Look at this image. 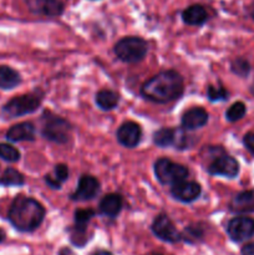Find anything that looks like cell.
<instances>
[{"label":"cell","instance_id":"6da1fadb","mask_svg":"<svg viewBox=\"0 0 254 255\" xmlns=\"http://www.w3.org/2000/svg\"><path fill=\"white\" fill-rule=\"evenodd\" d=\"M141 94L146 100L157 104L174 101L183 94V79L174 70L162 71L142 85Z\"/></svg>","mask_w":254,"mask_h":255},{"label":"cell","instance_id":"7a4b0ae2","mask_svg":"<svg viewBox=\"0 0 254 255\" xmlns=\"http://www.w3.org/2000/svg\"><path fill=\"white\" fill-rule=\"evenodd\" d=\"M45 208L40 202L30 197L19 196L12 201L7 218L20 232H34L41 226Z\"/></svg>","mask_w":254,"mask_h":255},{"label":"cell","instance_id":"3957f363","mask_svg":"<svg viewBox=\"0 0 254 255\" xmlns=\"http://www.w3.org/2000/svg\"><path fill=\"white\" fill-rule=\"evenodd\" d=\"M116 56L127 64L142 61L148 52V45L142 37L127 36L120 40L114 47Z\"/></svg>","mask_w":254,"mask_h":255},{"label":"cell","instance_id":"277c9868","mask_svg":"<svg viewBox=\"0 0 254 255\" xmlns=\"http://www.w3.org/2000/svg\"><path fill=\"white\" fill-rule=\"evenodd\" d=\"M41 134L44 138L55 143H66L71 134V125L62 117L56 116L51 112H45L42 115Z\"/></svg>","mask_w":254,"mask_h":255},{"label":"cell","instance_id":"5b68a950","mask_svg":"<svg viewBox=\"0 0 254 255\" xmlns=\"http://www.w3.org/2000/svg\"><path fill=\"white\" fill-rule=\"evenodd\" d=\"M154 174L159 183L174 186L186 181L189 171L183 164L174 163L168 158H159L154 162Z\"/></svg>","mask_w":254,"mask_h":255},{"label":"cell","instance_id":"8992f818","mask_svg":"<svg viewBox=\"0 0 254 255\" xmlns=\"http://www.w3.org/2000/svg\"><path fill=\"white\" fill-rule=\"evenodd\" d=\"M40 105H41V96L37 92H34V94L21 95V96L10 100L2 109V112L5 116L14 119V117L32 114L36 111Z\"/></svg>","mask_w":254,"mask_h":255},{"label":"cell","instance_id":"52a82bcc","mask_svg":"<svg viewBox=\"0 0 254 255\" xmlns=\"http://www.w3.org/2000/svg\"><path fill=\"white\" fill-rule=\"evenodd\" d=\"M211 163L207 166V172L212 176H223L227 178H236L239 174V163L236 158L224 153L223 149L212 157Z\"/></svg>","mask_w":254,"mask_h":255},{"label":"cell","instance_id":"ba28073f","mask_svg":"<svg viewBox=\"0 0 254 255\" xmlns=\"http://www.w3.org/2000/svg\"><path fill=\"white\" fill-rule=\"evenodd\" d=\"M152 232L161 241L167 243H177L182 241L181 233L177 231L176 226L166 214H159L152 223Z\"/></svg>","mask_w":254,"mask_h":255},{"label":"cell","instance_id":"9c48e42d","mask_svg":"<svg viewBox=\"0 0 254 255\" xmlns=\"http://www.w3.org/2000/svg\"><path fill=\"white\" fill-rule=\"evenodd\" d=\"M227 233L233 242H244L254 236V219L249 217H236L229 221Z\"/></svg>","mask_w":254,"mask_h":255},{"label":"cell","instance_id":"30bf717a","mask_svg":"<svg viewBox=\"0 0 254 255\" xmlns=\"http://www.w3.org/2000/svg\"><path fill=\"white\" fill-rule=\"evenodd\" d=\"M100 182L94 176L84 174L80 177L79 184L74 193L71 194L72 201H91L99 194Z\"/></svg>","mask_w":254,"mask_h":255},{"label":"cell","instance_id":"8fae6325","mask_svg":"<svg viewBox=\"0 0 254 255\" xmlns=\"http://www.w3.org/2000/svg\"><path fill=\"white\" fill-rule=\"evenodd\" d=\"M117 141L126 148H134L139 143L142 137V129L138 124L127 121L119 127L116 132Z\"/></svg>","mask_w":254,"mask_h":255},{"label":"cell","instance_id":"7c38bea8","mask_svg":"<svg viewBox=\"0 0 254 255\" xmlns=\"http://www.w3.org/2000/svg\"><path fill=\"white\" fill-rule=\"evenodd\" d=\"M95 217V212L92 209H77L74 214V229H72L71 234V241L75 246L81 247V241L86 242V238H85V234H86L87 226H89L90 221Z\"/></svg>","mask_w":254,"mask_h":255},{"label":"cell","instance_id":"4fadbf2b","mask_svg":"<svg viewBox=\"0 0 254 255\" xmlns=\"http://www.w3.org/2000/svg\"><path fill=\"white\" fill-rule=\"evenodd\" d=\"M31 12L45 16H59L64 11V4L60 0H25Z\"/></svg>","mask_w":254,"mask_h":255},{"label":"cell","instance_id":"5bb4252c","mask_svg":"<svg viewBox=\"0 0 254 255\" xmlns=\"http://www.w3.org/2000/svg\"><path fill=\"white\" fill-rule=\"evenodd\" d=\"M201 186L197 182H189L183 181L181 183H177L172 186L171 193L178 201L183 202V203H191L198 199L201 196Z\"/></svg>","mask_w":254,"mask_h":255},{"label":"cell","instance_id":"9a60e30c","mask_svg":"<svg viewBox=\"0 0 254 255\" xmlns=\"http://www.w3.org/2000/svg\"><path fill=\"white\" fill-rule=\"evenodd\" d=\"M208 122V112L202 107H193L183 114L181 120V124L183 129L186 131H193L198 129L207 125Z\"/></svg>","mask_w":254,"mask_h":255},{"label":"cell","instance_id":"2e32d148","mask_svg":"<svg viewBox=\"0 0 254 255\" xmlns=\"http://www.w3.org/2000/svg\"><path fill=\"white\" fill-rule=\"evenodd\" d=\"M6 138L11 142L34 141L35 127L31 122H21L10 127L6 132Z\"/></svg>","mask_w":254,"mask_h":255},{"label":"cell","instance_id":"e0dca14e","mask_svg":"<svg viewBox=\"0 0 254 255\" xmlns=\"http://www.w3.org/2000/svg\"><path fill=\"white\" fill-rule=\"evenodd\" d=\"M122 197L117 193L106 194L100 202V212L107 218H116L122 209Z\"/></svg>","mask_w":254,"mask_h":255},{"label":"cell","instance_id":"ac0fdd59","mask_svg":"<svg viewBox=\"0 0 254 255\" xmlns=\"http://www.w3.org/2000/svg\"><path fill=\"white\" fill-rule=\"evenodd\" d=\"M231 211L234 213H251L254 212V193L251 191L236 194L231 202Z\"/></svg>","mask_w":254,"mask_h":255},{"label":"cell","instance_id":"d6986e66","mask_svg":"<svg viewBox=\"0 0 254 255\" xmlns=\"http://www.w3.org/2000/svg\"><path fill=\"white\" fill-rule=\"evenodd\" d=\"M182 19L187 25L199 26V25H203L208 20V14H207V10L202 5L194 4L183 10Z\"/></svg>","mask_w":254,"mask_h":255},{"label":"cell","instance_id":"ffe728a7","mask_svg":"<svg viewBox=\"0 0 254 255\" xmlns=\"http://www.w3.org/2000/svg\"><path fill=\"white\" fill-rule=\"evenodd\" d=\"M21 77L19 72L9 66H0V89L11 90L20 85Z\"/></svg>","mask_w":254,"mask_h":255},{"label":"cell","instance_id":"44dd1931","mask_svg":"<svg viewBox=\"0 0 254 255\" xmlns=\"http://www.w3.org/2000/svg\"><path fill=\"white\" fill-rule=\"evenodd\" d=\"M120 97L111 90H101L96 94V105L104 111H111L119 105Z\"/></svg>","mask_w":254,"mask_h":255},{"label":"cell","instance_id":"7402d4cb","mask_svg":"<svg viewBox=\"0 0 254 255\" xmlns=\"http://www.w3.org/2000/svg\"><path fill=\"white\" fill-rule=\"evenodd\" d=\"M174 138H176V129L173 128L163 127V128L158 129L153 133V143L161 148L173 146Z\"/></svg>","mask_w":254,"mask_h":255},{"label":"cell","instance_id":"603a6c76","mask_svg":"<svg viewBox=\"0 0 254 255\" xmlns=\"http://www.w3.org/2000/svg\"><path fill=\"white\" fill-rule=\"evenodd\" d=\"M25 183L24 176L19 171L14 168H6L4 174L0 178V184L1 186H22Z\"/></svg>","mask_w":254,"mask_h":255},{"label":"cell","instance_id":"cb8c5ba5","mask_svg":"<svg viewBox=\"0 0 254 255\" xmlns=\"http://www.w3.org/2000/svg\"><path fill=\"white\" fill-rule=\"evenodd\" d=\"M246 112L247 109L243 102H234L226 112V117L229 122H237L243 119Z\"/></svg>","mask_w":254,"mask_h":255},{"label":"cell","instance_id":"d4e9b609","mask_svg":"<svg viewBox=\"0 0 254 255\" xmlns=\"http://www.w3.org/2000/svg\"><path fill=\"white\" fill-rule=\"evenodd\" d=\"M181 237L182 241L188 242V243H196L203 237V229L198 226H189L184 229L183 233H181Z\"/></svg>","mask_w":254,"mask_h":255},{"label":"cell","instance_id":"484cf974","mask_svg":"<svg viewBox=\"0 0 254 255\" xmlns=\"http://www.w3.org/2000/svg\"><path fill=\"white\" fill-rule=\"evenodd\" d=\"M0 157L7 162H17L20 159V152L11 144L0 143Z\"/></svg>","mask_w":254,"mask_h":255},{"label":"cell","instance_id":"4316f807","mask_svg":"<svg viewBox=\"0 0 254 255\" xmlns=\"http://www.w3.org/2000/svg\"><path fill=\"white\" fill-rule=\"evenodd\" d=\"M231 70L236 75L241 77H247L251 72V65L247 61L246 59H242V57H238V59L234 60L231 65Z\"/></svg>","mask_w":254,"mask_h":255},{"label":"cell","instance_id":"83f0119b","mask_svg":"<svg viewBox=\"0 0 254 255\" xmlns=\"http://www.w3.org/2000/svg\"><path fill=\"white\" fill-rule=\"evenodd\" d=\"M207 96H208L209 101L216 102L227 100L228 99L229 94L226 89H223V87H214L212 86V85H209L208 89H207Z\"/></svg>","mask_w":254,"mask_h":255},{"label":"cell","instance_id":"f1b7e54d","mask_svg":"<svg viewBox=\"0 0 254 255\" xmlns=\"http://www.w3.org/2000/svg\"><path fill=\"white\" fill-rule=\"evenodd\" d=\"M191 137L186 133V129H176V138H174L173 147L176 149H186L189 147Z\"/></svg>","mask_w":254,"mask_h":255},{"label":"cell","instance_id":"f546056e","mask_svg":"<svg viewBox=\"0 0 254 255\" xmlns=\"http://www.w3.org/2000/svg\"><path fill=\"white\" fill-rule=\"evenodd\" d=\"M54 177L60 182V183H64L67 178H69V167L64 163H60L55 167Z\"/></svg>","mask_w":254,"mask_h":255},{"label":"cell","instance_id":"4dcf8cb0","mask_svg":"<svg viewBox=\"0 0 254 255\" xmlns=\"http://www.w3.org/2000/svg\"><path fill=\"white\" fill-rule=\"evenodd\" d=\"M243 143L244 146H246V148L254 156V132H248V133L244 136Z\"/></svg>","mask_w":254,"mask_h":255},{"label":"cell","instance_id":"1f68e13d","mask_svg":"<svg viewBox=\"0 0 254 255\" xmlns=\"http://www.w3.org/2000/svg\"><path fill=\"white\" fill-rule=\"evenodd\" d=\"M45 182H46L47 186H49L50 188H52V189H60V188H61V183H60V182L57 181L55 177L50 176V174L45 176Z\"/></svg>","mask_w":254,"mask_h":255},{"label":"cell","instance_id":"d6a6232c","mask_svg":"<svg viewBox=\"0 0 254 255\" xmlns=\"http://www.w3.org/2000/svg\"><path fill=\"white\" fill-rule=\"evenodd\" d=\"M242 255H254V243H248L242 248Z\"/></svg>","mask_w":254,"mask_h":255},{"label":"cell","instance_id":"836d02e7","mask_svg":"<svg viewBox=\"0 0 254 255\" xmlns=\"http://www.w3.org/2000/svg\"><path fill=\"white\" fill-rule=\"evenodd\" d=\"M59 255H74V254H72V252L70 251V249L64 248V249H61V251H60Z\"/></svg>","mask_w":254,"mask_h":255},{"label":"cell","instance_id":"e575fe53","mask_svg":"<svg viewBox=\"0 0 254 255\" xmlns=\"http://www.w3.org/2000/svg\"><path fill=\"white\" fill-rule=\"evenodd\" d=\"M92 255H112V254L107 251H99V252H95Z\"/></svg>","mask_w":254,"mask_h":255},{"label":"cell","instance_id":"d590c367","mask_svg":"<svg viewBox=\"0 0 254 255\" xmlns=\"http://www.w3.org/2000/svg\"><path fill=\"white\" fill-rule=\"evenodd\" d=\"M4 238H5V234H4V232H2L1 229H0V243H1V242L4 241Z\"/></svg>","mask_w":254,"mask_h":255},{"label":"cell","instance_id":"8d00e7d4","mask_svg":"<svg viewBox=\"0 0 254 255\" xmlns=\"http://www.w3.org/2000/svg\"><path fill=\"white\" fill-rule=\"evenodd\" d=\"M251 91H252V94H253V95H254V84H253V85H252V87H251Z\"/></svg>","mask_w":254,"mask_h":255},{"label":"cell","instance_id":"74e56055","mask_svg":"<svg viewBox=\"0 0 254 255\" xmlns=\"http://www.w3.org/2000/svg\"><path fill=\"white\" fill-rule=\"evenodd\" d=\"M253 17H254V12H253Z\"/></svg>","mask_w":254,"mask_h":255}]
</instances>
